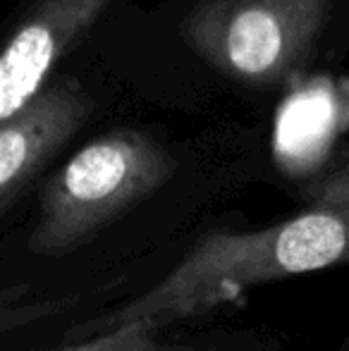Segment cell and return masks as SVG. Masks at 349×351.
Here are the masks:
<instances>
[{
	"label": "cell",
	"instance_id": "obj_4",
	"mask_svg": "<svg viewBox=\"0 0 349 351\" xmlns=\"http://www.w3.org/2000/svg\"><path fill=\"white\" fill-rule=\"evenodd\" d=\"M108 0H38L0 48V125L29 108Z\"/></svg>",
	"mask_w": 349,
	"mask_h": 351
},
{
	"label": "cell",
	"instance_id": "obj_2",
	"mask_svg": "<svg viewBox=\"0 0 349 351\" xmlns=\"http://www.w3.org/2000/svg\"><path fill=\"white\" fill-rule=\"evenodd\" d=\"M175 160L149 134L115 130L77 151L43 189L41 220L32 249L62 256L158 191L173 177Z\"/></svg>",
	"mask_w": 349,
	"mask_h": 351
},
{
	"label": "cell",
	"instance_id": "obj_5",
	"mask_svg": "<svg viewBox=\"0 0 349 351\" xmlns=\"http://www.w3.org/2000/svg\"><path fill=\"white\" fill-rule=\"evenodd\" d=\"M93 98L77 79L51 82L19 115L0 125V215L36 172L80 132Z\"/></svg>",
	"mask_w": 349,
	"mask_h": 351
},
{
	"label": "cell",
	"instance_id": "obj_3",
	"mask_svg": "<svg viewBox=\"0 0 349 351\" xmlns=\"http://www.w3.org/2000/svg\"><path fill=\"white\" fill-rule=\"evenodd\" d=\"M333 0H201L182 24L184 41L213 70L275 84L311 53Z\"/></svg>",
	"mask_w": 349,
	"mask_h": 351
},
{
	"label": "cell",
	"instance_id": "obj_6",
	"mask_svg": "<svg viewBox=\"0 0 349 351\" xmlns=\"http://www.w3.org/2000/svg\"><path fill=\"white\" fill-rule=\"evenodd\" d=\"M349 130V82L316 77L289 93L275 122V156L289 172L316 167Z\"/></svg>",
	"mask_w": 349,
	"mask_h": 351
},
{
	"label": "cell",
	"instance_id": "obj_1",
	"mask_svg": "<svg viewBox=\"0 0 349 351\" xmlns=\"http://www.w3.org/2000/svg\"><path fill=\"white\" fill-rule=\"evenodd\" d=\"M349 263V177L330 180L316 206L252 232H213L134 301L112 311L103 330L168 323L213 311L256 285Z\"/></svg>",
	"mask_w": 349,
	"mask_h": 351
},
{
	"label": "cell",
	"instance_id": "obj_7",
	"mask_svg": "<svg viewBox=\"0 0 349 351\" xmlns=\"http://www.w3.org/2000/svg\"><path fill=\"white\" fill-rule=\"evenodd\" d=\"M158 330L160 328H156L151 323L117 325V328L106 330L103 335H98L91 342L65 351H194L191 347L160 342Z\"/></svg>",
	"mask_w": 349,
	"mask_h": 351
}]
</instances>
